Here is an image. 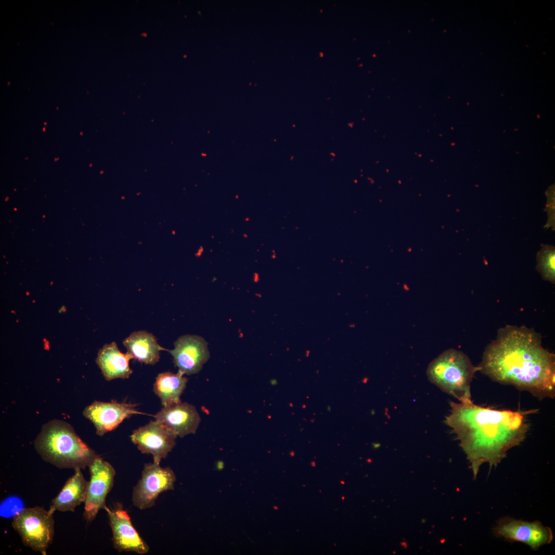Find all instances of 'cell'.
Segmentation results:
<instances>
[{"label": "cell", "mask_w": 555, "mask_h": 555, "mask_svg": "<svg viewBox=\"0 0 555 555\" xmlns=\"http://www.w3.org/2000/svg\"><path fill=\"white\" fill-rule=\"evenodd\" d=\"M90 475L84 502L83 517L91 522L98 512L106 506V498L113 488L116 471L108 462L99 456L88 466Z\"/></svg>", "instance_id": "8"}, {"label": "cell", "mask_w": 555, "mask_h": 555, "mask_svg": "<svg viewBox=\"0 0 555 555\" xmlns=\"http://www.w3.org/2000/svg\"><path fill=\"white\" fill-rule=\"evenodd\" d=\"M24 508L23 502L20 499L15 497H10L2 503L1 515L5 517H14Z\"/></svg>", "instance_id": "19"}, {"label": "cell", "mask_w": 555, "mask_h": 555, "mask_svg": "<svg viewBox=\"0 0 555 555\" xmlns=\"http://www.w3.org/2000/svg\"><path fill=\"white\" fill-rule=\"evenodd\" d=\"M168 351L178 372L183 375L198 373L210 358L208 343L197 335L181 336L174 342V348Z\"/></svg>", "instance_id": "11"}, {"label": "cell", "mask_w": 555, "mask_h": 555, "mask_svg": "<svg viewBox=\"0 0 555 555\" xmlns=\"http://www.w3.org/2000/svg\"><path fill=\"white\" fill-rule=\"evenodd\" d=\"M52 515L49 510L39 506L24 508L13 517L12 526L25 546L46 555L54 534Z\"/></svg>", "instance_id": "5"}, {"label": "cell", "mask_w": 555, "mask_h": 555, "mask_svg": "<svg viewBox=\"0 0 555 555\" xmlns=\"http://www.w3.org/2000/svg\"><path fill=\"white\" fill-rule=\"evenodd\" d=\"M132 359L127 353H121L115 342L105 344L98 353L96 363L106 380L128 378L133 371L129 366Z\"/></svg>", "instance_id": "15"}, {"label": "cell", "mask_w": 555, "mask_h": 555, "mask_svg": "<svg viewBox=\"0 0 555 555\" xmlns=\"http://www.w3.org/2000/svg\"><path fill=\"white\" fill-rule=\"evenodd\" d=\"M137 404L95 401L85 408L83 414L95 425L96 433L100 436L117 428L126 418L132 415L140 413L136 407Z\"/></svg>", "instance_id": "12"}, {"label": "cell", "mask_w": 555, "mask_h": 555, "mask_svg": "<svg viewBox=\"0 0 555 555\" xmlns=\"http://www.w3.org/2000/svg\"><path fill=\"white\" fill-rule=\"evenodd\" d=\"M492 533L495 536L505 541L524 543L534 550L550 544L553 539L551 529L540 521L530 522L509 516H503L497 521Z\"/></svg>", "instance_id": "6"}, {"label": "cell", "mask_w": 555, "mask_h": 555, "mask_svg": "<svg viewBox=\"0 0 555 555\" xmlns=\"http://www.w3.org/2000/svg\"><path fill=\"white\" fill-rule=\"evenodd\" d=\"M536 269L544 280L555 283V248L553 246L542 245L536 254Z\"/></svg>", "instance_id": "18"}, {"label": "cell", "mask_w": 555, "mask_h": 555, "mask_svg": "<svg viewBox=\"0 0 555 555\" xmlns=\"http://www.w3.org/2000/svg\"><path fill=\"white\" fill-rule=\"evenodd\" d=\"M446 423L456 434L475 479L480 466H497L511 448L522 442L528 431L524 413L497 410L468 402L451 401Z\"/></svg>", "instance_id": "2"}, {"label": "cell", "mask_w": 555, "mask_h": 555, "mask_svg": "<svg viewBox=\"0 0 555 555\" xmlns=\"http://www.w3.org/2000/svg\"><path fill=\"white\" fill-rule=\"evenodd\" d=\"M180 372L160 373L156 378L154 392L160 398L163 406L181 402L180 396L187 385L188 379Z\"/></svg>", "instance_id": "17"}, {"label": "cell", "mask_w": 555, "mask_h": 555, "mask_svg": "<svg viewBox=\"0 0 555 555\" xmlns=\"http://www.w3.org/2000/svg\"><path fill=\"white\" fill-rule=\"evenodd\" d=\"M34 445L44 461L60 469H85L98 456L71 425L61 420L44 424Z\"/></svg>", "instance_id": "3"}, {"label": "cell", "mask_w": 555, "mask_h": 555, "mask_svg": "<svg viewBox=\"0 0 555 555\" xmlns=\"http://www.w3.org/2000/svg\"><path fill=\"white\" fill-rule=\"evenodd\" d=\"M478 366L495 382L541 400L555 396V356L544 348L541 334L532 328L507 325L499 329Z\"/></svg>", "instance_id": "1"}, {"label": "cell", "mask_w": 555, "mask_h": 555, "mask_svg": "<svg viewBox=\"0 0 555 555\" xmlns=\"http://www.w3.org/2000/svg\"><path fill=\"white\" fill-rule=\"evenodd\" d=\"M123 344L132 359L147 364H155L159 361L160 350L168 351L158 344L153 335L144 330L133 332Z\"/></svg>", "instance_id": "16"}, {"label": "cell", "mask_w": 555, "mask_h": 555, "mask_svg": "<svg viewBox=\"0 0 555 555\" xmlns=\"http://www.w3.org/2000/svg\"><path fill=\"white\" fill-rule=\"evenodd\" d=\"M80 468L75 469V473L66 482L62 489L51 502L49 511L74 512L78 506L86 499L88 482L85 479Z\"/></svg>", "instance_id": "14"}, {"label": "cell", "mask_w": 555, "mask_h": 555, "mask_svg": "<svg viewBox=\"0 0 555 555\" xmlns=\"http://www.w3.org/2000/svg\"><path fill=\"white\" fill-rule=\"evenodd\" d=\"M480 369L464 353L451 348L429 364L427 375L429 380L442 391L465 403L472 401L471 383L475 374Z\"/></svg>", "instance_id": "4"}, {"label": "cell", "mask_w": 555, "mask_h": 555, "mask_svg": "<svg viewBox=\"0 0 555 555\" xmlns=\"http://www.w3.org/2000/svg\"><path fill=\"white\" fill-rule=\"evenodd\" d=\"M154 417L180 437L194 434L201 421L196 408L192 404L181 401L163 406Z\"/></svg>", "instance_id": "13"}, {"label": "cell", "mask_w": 555, "mask_h": 555, "mask_svg": "<svg viewBox=\"0 0 555 555\" xmlns=\"http://www.w3.org/2000/svg\"><path fill=\"white\" fill-rule=\"evenodd\" d=\"M130 437L142 453L152 455L154 461L160 464L174 447L177 436L155 419L134 430Z\"/></svg>", "instance_id": "9"}, {"label": "cell", "mask_w": 555, "mask_h": 555, "mask_svg": "<svg viewBox=\"0 0 555 555\" xmlns=\"http://www.w3.org/2000/svg\"><path fill=\"white\" fill-rule=\"evenodd\" d=\"M104 509L107 513L115 549L119 552L133 551L140 554L147 553L149 546L133 526L131 517L122 505L118 503L114 508L105 506Z\"/></svg>", "instance_id": "10"}, {"label": "cell", "mask_w": 555, "mask_h": 555, "mask_svg": "<svg viewBox=\"0 0 555 555\" xmlns=\"http://www.w3.org/2000/svg\"><path fill=\"white\" fill-rule=\"evenodd\" d=\"M176 480L171 468H162L160 464L154 461L145 464L141 477L134 487L133 505L141 510L152 507L161 493L174 489Z\"/></svg>", "instance_id": "7"}]
</instances>
